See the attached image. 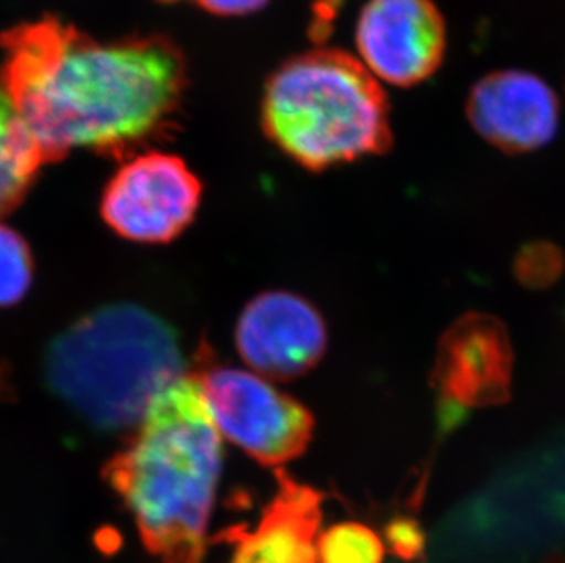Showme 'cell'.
Returning a JSON list of instances; mask_svg holds the SVG:
<instances>
[{"mask_svg":"<svg viewBox=\"0 0 565 563\" xmlns=\"http://www.w3.org/2000/svg\"><path fill=\"white\" fill-rule=\"evenodd\" d=\"M0 77L44 161L77 149L121 152L158 136L182 102L188 72L163 38L103 43L57 19L0 39Z\"/></svg>","mask_w":565,"mask_h":563,"instance_id":"1","label":"cell"},{"mask_svg":"<svg viewBox=\"0 0 565 563\" xmlns=\"http://www.w3.org/2000/svg\"><path fill=\"white\" fill-rule=\"evenodd\" d=\"M220 474L222 436L194 372L156 394L105 467L154 563H202Z\"/></svg>","mask_w":565,"mask_h":563,"instance_id":"2","label":"cell"},{"mask_svg":"<svg viewBox=\"0 0 565 563\" xmlns=\"http://www.w3.org/2000/svg\"><path fill=\"white\" fill-rule=\"evenodd\" d=\"M188 372L174 328L138 304H108L81 317L44 355L55 397L108 432L134 431L156 394Z\"/></svg>","mask_w":565,"mask_h":563,"instance_id":"3","label":"cell"},{"mask_svg":"<svg viewBox=\"0 0 565 563\" xmlns=\"http://www.w3.org/2000/svg\"><path fill=\"white\" fill-rule=\"evenodd\" d=\"M267 138L305 169L388 152L394 141L383 86L358 57L313 49L280 64L262 97Z\"/></svg>","mask_w":565,"mask_h":563,"instance_id":"4","label":"cell"},{"mask_svg":"<svg viewBox=\"0 0 565 563\" xmlns=\"http://www.w3.org/2000/svg\"><path fill=\"white\" fill-rule=\"evenodd\" d=\"M207 353L202 348L192 372L222 439L264 467L278 468L302 456L313 437L310 410L258 373L213 364Z\"/></svg>","mask_w":565,"mask_h":563,"instance_id":"5","label":"cell"},{"mask_svg":"<svg viewBox=\"0 0 565 563\" xmlns=\"http://www.w3.org/2000/svg\"><path fill=\"white\" fill-rule=\"evenodd\" d=\"M202 183L177 156H138L116 172L103 192L102 216L119 236L163 244L191 224Z\"/></svg>","mask_w":565,"mask_h":563,"instance_id":"6","label":"cell"},{"mask_svg":"<svg viewBox=\"0 0 565 563\" xmlns=\"http://www.w3.org/2000/svg\"><path fill=\"white\" fill-rule=\"evenodd\" d=\"M361 63L395 86L430 79L447 52V26L434 0H370L355 28Z\"/></svg>","mask_w":565,"mask_h":563,"instance_id":"7","label":"cell"},{"mask_svg":"<svg viewBox=\"0 0 565 563\" xmlns=\"http://www.w3.org/2000/svg\"><path fill=\"white\" fill-rule=\"evenodd\" d=\"M512 364L505 325L492 315H463L439 340L434 386L450 412L498 406L511 397Z\"/></svg>","mask_w":565,"mask_h":563,"instance_id":"8","label":"cell"},{"mask_svg":"<svg viewBox=\"0 0 565 563\" xmlns=\"http://www.w3.org/2000/svg\"><path fill=\"white\" fill-rule=\"evenodd\" d=\"M242 361L258 375L289 381L313 370L328 348L322 315L306 298L288 291L262 293L236 325Z\"/></svg>","mask_w":565,"mask_h":563,"instance_id":"9","label":"cell"},{"mask_svg":"<svg viewBox=\"0 0 565 563\" xmlns=\"http://www.w3.org/2000/svg\"><path fill=\"white\" fill-rule=\"evenodd\" d=\"M465 110L476 132L507 155L542 149L555 138L561 121V103L553 88L522 70L481 77Z\"/></svg>","mask_w":565,"mask_h":563,"instance_id":"10","label":"cell"},{"mask_svg":"<svg viewBox=\"0 0 565 563\" xmlns=\"http://www.w3.org/2000/svg\"><path fill=\"white\" fill-rule=\"evenodd\" d=\"M275 478L277 495L262 512L258 525L233 527L222 534L233 548L230 563H319L317 537L324 496L282 468Z\"/></svg>","mask_w":565,"mask_h":563,"instance_id":"11","label":"cell"},{"mask_svg":"<svg viewBox=\"0 0 565 563\" xmlns=\"http://www.w3.org/2000/svg\"><path fill=\"white\" fill-rule=\"evenodd\" d=\"M43 166V152L0 77V216L21 205Z\"/></svg>","mask_w":565,"mask_h":563,"instance_id":"12","label":"cell"},{"mask_svg":"<svg viewBox=\"0 0 565 563\" xmlns=\"http://www.w3.org/2000/svg\"><path fill=\"white\" fill-rule=\"evenodd\" d=\"M383 540L369 525L342 521L317 537L319 563H383Z\"/></svg>","mask_w":565,"mask_h":563,"instance_id":"13","label":"cell"},{"mask_svg":"<svg viewBox=\"0 0 565 563\" xmlns=\"http://www.w3.org/2000/svg\"><path fill=\"white\" fill-rule=\"evenodd\" d=\"M32 278L30 247L21 234L0 224V308L22 300L32 286Z\"/></svg>","mask_w":565,"mask_h":563,"instance_id":"14","label":"cell"},{"mask_svg":"<svg viewBox=\"0 0 565 563\" xmlns=\"http://www.w3.org/2000/svg\"><path fill=\"white\" fill-rule=\"evenodd\" d=\"M386 542H388L390 551L403 560L419 559L423 548H425L422 527L417 525L416 521L406 520V518L392 521L386 527Z\"/></svg>","mask_w":565,"mask_h":563,"instance_id":"15","label":"cell"},{"mask_svg":"<svg viewBox=\"0 0 565 563\" xmlns=\"http://www.w3.org/2000/svg\"><path fill=\"white\" fill-rule=\"evenodd\" d=\"M342 0H317L313 6V15H311L310 38L315 43H324L331 30H333V22L339 15V8H341Z\"/></svg>","mask_w":565,"mask_h":563,"instance_id":"16","label":"cell"},{"mask_svg":"<svg viewBox=\"0 0 565 563\" xmlns=\"http://www.w3.org/2000/svg\"><path fill=\"white\" fill-rule=\"evenodd\" d=\"M200 8L220 17H242L262 10L269 0H194Z\"/></svg>","mask_w":565,"mask_h":563,"instance_id":"17","label":"cell"},{"mask_svg":"<svg viewBox=\"0 0 565 563\" xmlns=\"http://www.w3.org/2000/svg\"><path fill=\"white\" fill-rule=\"evenodd\" d=\"M6 392V383H4V375H2V370H0V397L4 395Z\"/></svg>","mask_w":565,"mask_h":563,"instance_id":"18","label":"cell"}]
</instances>
